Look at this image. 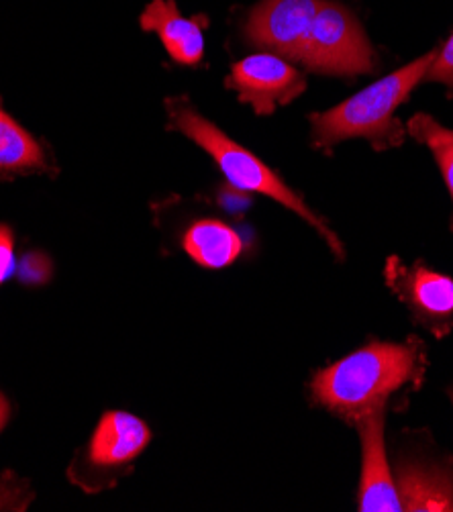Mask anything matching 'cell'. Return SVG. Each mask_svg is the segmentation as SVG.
Here are the masks:
<instances>
[{
	"instance_id": "cell-16",
	"label": "cell",
	"mask_w": 453,
	"mask_h": 512,
	"mask_svg": "<svg viewBox=\"0 0 453 512\" xmlns=\"http://www.w3.org/2000/svg\"><path fill=\"white\" fill-rule=\"evenodd\" d=\"M425 78L431 82H441L453 90V35L441 47L439 54H435V60Z\"/></svg>"
},
{
	"instance_id": "cell-9",
	"label": "cell",
	"mask_w": 453,
	"mask_h": 512,
	"mask_svg": "<svg viewBox=\"0 0 453 512\" xmlns=\"http://www.w3.org/2000/svg\"><path fill=\"white\" fill-rule=\"evenodd\" d=\"M141 27L158 33L170 58L182 66H196L205 56V21L182 17L174 0H154L141 15Z\"/></svg>"
},
{
	"instance_id": "cell-1",
	"label": "cell",
	"mask_w": 453,
	"mask_h": 512,
	"mask_svg": "<svg viewBox=\"0 0 453 512\" xmlns=\"http://www.w3.org/2000/svg\"><path fill=\"white\" fill-rule=\"evenodd\" d=\"M417 372V355L409 345L372 343L321 370L311 384L313 396L329 411L356 419L382 408L384 400Z\"/></svg>"
},
{
	"instance_id": "cell-5",
	"label": "cell",
	"mask_w": 453,
	"mask_h": 512,
	"mask_svg": "<svg viewBox=\"0 0 453 512\" xmlns=\"http://www.w3.org/2000/svg\"><path fill=\"white\" fill-rule=\"evenodd\" d=\"M151 431L145 421L125 411H109L100 417L82 457L70 470V478L82 486L86 478H109L147 449Z\"/></svg>"
},
{
	"instance_id": "cell-15",
	"label": "cell",
	"mask_w": 453,
	"mask_h": 512,
	"mask_svg": "<svg viewBox=\"0 0 453 512\" xmlns=\"http://www.w3.org/2000/svg\"><path fill=\"white\" fill-rule=\"evenodd\" d=\"M33 500V490L27 480L17 478L13 472L0 476V510H27Z\"/></svg>"
},
{
	"instance_id": "cell-10",
	"label": "cell",
	"mask_w": 453,
	"mask_h": 512,
	"mask_svg": "<svg viewBox=\"0 0 453 512\" xmlns=\"http://www.w3.org/2000/svg\"><path fill=\"white\" fill-rule=\"evenodd\" d=\"M184 249L198 266L219 270L231 266L239 258L243 241L227 223L205 219L186 231Z\"/></svg>"
},
{
	"instance_id": "cell-2",
	"label": "cell",
	"mask_w": 453,
	"mask_h": 512,
	"mask_svg": "<svg viewBox=\"0 0 453 512\" xmlns=\"http://www.w3.org/2000/svg\"><path fill=\"white\" fill-rule=\"evenodd\" d=\"M435 54L400 68L378 80L370 88L341 102L335 109L311 117L315 147H333L351 137H366L378 149L398 147L405 141V127L394 119V111L405 102L411 90L427 76Z\"/></svg>"
},
{
	"instance_id": "cell-18",
	"label": "cell",
	"mask_w": 453,
	"mask_h": 512,
	"mask_svg": "<svg viewBox=\"0 0 453 512\" xmlns=\"http://www.w3.org/2000/svg\"><path fill=\"white\" fill-rule=\"evenodd\" d=\"M9 417H11V402L3 392H0V433H3V429L7 427Z\"/></svg>"
},
{
	"instance_id": "cell-7",
	"label": "cell",
	"mask_w": 453,
	"mask_h": 512,
	"mask_svg": "<svg viewBox=\"0 0 453 512\" xmlns=\"http://www.w3.org/2000/svg\"><path fill=\"white\" fill-rule=\"evenodd\" d=\"M321 5L323 0H262L247 19L245 35L254 45L298 62Z\"/></svg>"
},
{
	"instance_id": "cell-6",
	"label": "cell",
	"mask_w": 453,
	"mask_h": 512,
	"mask_svg": "<svg viewBox=\"0 0 453 512\" xmlns=\"http://www.w3.org/2000/svg\"><path fill=\"white\" fill-rule=\"evenodd\" d=\"M227 88L239 92V100L254 107L262 117L288 105L307 84L302 74L278 54H254L237 62L227 78Z\"/></svg>"
},
{
	"instance_id": "cell-17",
	"label": "cell",
	"mask_w": 453,
	"mask_h": 512,
	"mask_svg": "<svg viewBox=\"0 0 453 512\" xmlns=\"http://www.w3.org/2000/svg\"><path fill=\"white\" fill-rule=\"evenodd\" d=\"M15 270V237L11 227L0 223V286H3Z\"/></svg>"
},
{
	"instance_id": "cell-3",
	"label": "cell",
	"mask_w": 453,
	"mask_h": 512,
	"mask_svg": "<svg viewBox=\"0 0 453 512\" xmlns=\"http://www.w3.org/2000/svg\"><path fill=\"white\" fill-rule=\"evenodd\" d=\"M168 113L172 127L203 147L235 188L245 192H260L284 204L286 209L309 221L329 241L331 249L341 258V241L329 231V227L321 219L313 215V211L302 202V198L294 190H290L260 158H256L254 153L241 147L239 143L231 141L217 125L207 121L203 115L196 113L192 107H188L186 102L178 98L168 102Z\"/></svg>"
},
{
	"instance_id": "cell-14",
	"label": "cell",
	"mask_w": 453,
	"mask_h": 512,
	"mask_svg": "<svg viewBox=\"0 0 453 512\" xmlns=\"http://www.w3.org/2000/svg\"><path fill=\"white\" fill-rule=\"evenodd\" d=\"M409 133L433 151L453 200V131L441 127L429 115H415L409 121Z\"/></svg>"
},
{
	"instance_id": "cell-8",
	"label": "cell",
	"mask_w": 453,
	"mask_h": 512,
	"mask_svg": "<svg viewBox=\"0 0 453 512\" xmlns=\"http://www.w3.org/2000/svg\"><path fill=\"white\" fill-rule=\"evenodd\" d=\"M364 466L360 484V510L364 512H396L402 510L398 486L394 484L384 451V419L382 408H374L370 413L358 417Z\"/></svg>"
},
{
	"instance_id": "cell-12",
	"label": "cell",
	"mask_w": 453,
	"mask_h": 512,
	"mask_svg": "<svg viewBox=\"0 0 453 512\" xmlns=\"http://www.w3.org/2000/svg\"><path fill=\"white\" fill-rule=\"evenodd\" d=\"M398 496L402 510H453V482L437 472L402 468Z\"/></svg>"
},
{
	"instance_id": "cell-4",
	"label": "cell",
	"mask_w": 453,
	"mask_h": 512,
	"mask_svg": "<svg viewBox=\"0 0 453 512\" xmlns=\"http://www.w3.org/2000/svg\"><path fill=\"white\" fill-rule=\"evenodd\" d=\"M298 62L311 72L356 76L374 70V49L349 9L323 0Z\"/></svg>"
},
{
	"instance_id": "cell-11",
	"label": "cell",
	"mask_w": 453,
	"mask_h": 512,
	"mask_svg": "<svg viewBox=\"0 0 453 512\" xmlns=\"http://www.w3.org/2000/svg\"><path fill=\"white\" fill-rule=\"evenodd\" d=\"M47 172L41 143L0 105V180Z\"/></svg>"
},
{
	"instance_id": "cell-19",
	"label": "cell",
	"mask_w": 453,
	"mask_h": 512,
	"mask_svg": "<svg viewBox=\"0 0 453 512\" xmlns=\"http://www.w3.org/2000/svg\"><path fill=\"white\" fill-rule=\"evenodd\" d=\"M451 400H453V392H451Z\"/></svg>"
},
{
	"instance_id": "cell-13",
	"label": "cell",
	"mask_w": 453,
	"mask_h": 512,
	"mask_svg": "<svg viewBox=\"0 0 453 512\" xmlns=\"http://www.w3.org/2000/svg\"><path fill=\"white\" fill-rule=\"evenodd\" d=\"M405 296L419 313L447 317L453 313V280L425 268L405 272Z\"/></svg>"
}]
</instances>
